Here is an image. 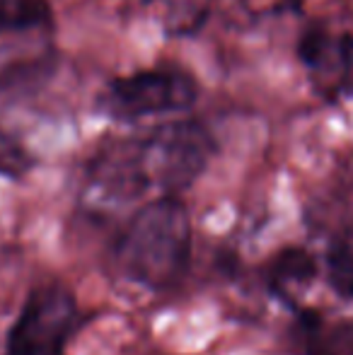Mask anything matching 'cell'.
<instances>
[{"label":"cell","instance_id":"obj_1","mask_svg":"<svg viewBox=\"0 0 353 355\" xmlns=\"http://www.w3.org/2000/svg\"><path fill=\"white\" fill-rule=\"evenodd\" d=\"M213 153L216 141L196 119L112 138L89 159L83 196L89 206H121L148 193L177 198L201 177Z\"/></svg>","mask_w":353,"mask_h":355},{"label":"cell","instance_id":"obj_2","mask_svg":"<svg viewBox=\"0 0 353 355\" xmlns=\"http://www.w3.org/2000/svg\"><path fill=\"white\" fill-rule=\"evenodd\" d=\"M191 261V220L179 198H153L133 213L117 242L123 278L153 293L182 281Z\"/></svg>","mask_w":353,"mask_h":355},{"label":"cell","instance_id":"obj_3","mask_svg":"<svg viewBox=\"0 0 353 355\" xmlns=\"http://www.w3.org/2000/svg\"><path fill=\"white\" fill-rule=\"evenodd\" d=\"M198 83L177 66H155L107 83L99 94V109L114 121H143L191 109L198 102Z\"/></svg>","mask_w":353,"mask_h":355},{"label":"cell","instance_id":"obj_4","mask_svg":"<svg viewBox=\"0 0 353 355\" xmlns=\"http://www.w3.org/2000/svg\"><path fill=\"white\" fill-rule=\"evenodd\" d=\"M80 324L76 295L61 283H44L29 293L8 334V355H63Z\"/></svg>","mask_w":353,"mask_h":355},{"label":"cell","instance_id":"obj_5","mask_svg":"<svg viewBox=\"0 0 353 355\" xmlns=\"http://www.w3.org/2000/svg\"><path fill=\"white\" fill-rule=\"evenodd\" d=\"M298 61L320 97L329 102L353 99V34L307 29L298 42Z\"/></svg>","mask_w":353,"mask_h":355},{"label":"cell","instance_id":"obj_6","mask_svg":"<svg viewBox=\"0 0 353 355\" xmlns=\"http://www.w3.org/2000/svg\"><path fill=\"white\" fill-rule=\"evenodd\" d=\"M34 37V34H32ZM53 68V49L42 42H19L0 46V99L39 85Z\"/></svg>","mask_w":353,"mask_h":355},{"label":"cell","instance_id":"obj_7","mask_svg":"<svg viewBox=\"0 0 353 355\" xmlns=\"http://www.w3.org/2000/svg\"><path fill=\"white\" fill-rule=\"evenodd\" d=\"M162 34L170 39L191 37L206 24L213 0H143Z\"/></svg>","mask_w":353,"mask_h":355},{"label":"cell","instance_id":"obj_8","mask_svg":"<svg viewBox=\"0 0 353 355\" xmlns=\"http://www.w3.org/2000/svg\"><path fill=\"white\" fill-rule=\"evenodd\" d=\"M300 338L305 355H353V319L325 322L320 314L305 312Z\"/></svg>","mask_w":353,"mask_h":355},{"label":"cell","instance_id":"obj_9","mask_svg":"<svg viewBox=\"0 0 353 355\" xmlns=\"http://www.w3.org/2000/svg\"><path fill=\"white\" fill-rule=\"evenodd\" d=\"M53 10L49 0H0V37H32L49 32Z\"/></svg>","mask_w":353,"mask_h":355},{"label":"cell","instance_id":"obj_10","mask_svg":"<svg viewBox=\"0 0 353 355\" xmlns=\"http://www.w3.org/2000/svg\"><path fill=\"white\" fill-rule=\"evenodd\" d=\"M317 263L307 249L288 247L268 266V285L278 297H288L295 288H302L315 278Z\"/></svg>","mask_w":353,"mask_h":355},{"label":"cell","instance_id":"obj_11","mask_svg":"<svg viewBox=\"0 0 353 355\" xmlns=\"http://www.w3.org/2000/svg\"><path fill=\"white\" fill-rule=\"evenodd\" d=\"M327 278L336 295L353 297V223L332 239L327 252Z\"/></svg>","mask_w":353,"mask_h":355},{"label":"cell","instance_id":"obj_12","mask_svg":"<svg viewBox=\"0 0 353 355\" xmlns=\"http://www.w3.org/2000/svg\"><path fill=\"white\" fill-rule=\"evenodd\" d=\"M34 167V157L15 133L0 126V177L22 179Z\"/></svg>","mask_w":353,"mask_h":355}]
</instances>
